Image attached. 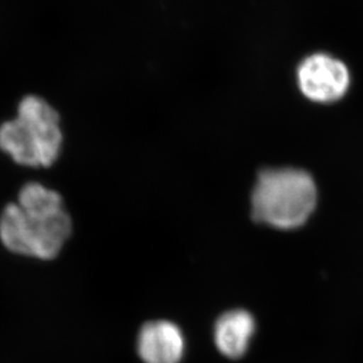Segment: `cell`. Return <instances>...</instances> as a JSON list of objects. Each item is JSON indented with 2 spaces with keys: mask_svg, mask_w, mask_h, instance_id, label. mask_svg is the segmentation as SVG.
I'll use <instances>...</instances> for the list:
<instances>
[{
  "mask_svg": "<svg viewBox=\"0 0 363 363\" xmlns=\"http://www.w3.org/2000/svg\"><path fill=\"white\" fill-rule=\"evenodd\" d=\"M137 350L144 363H179L184 353L183 334L172 322H149L140 329Z\"/></svg>",
  "mask_w": 363,
  "mask_h": 363,
  "instance_id": "obj_5",
  "label": "cell"
},
{
  "mask_svg": "<svg viewBox=\"0 0 363 363\" xmlns=\"http://www.w3.org/2000/svg\"><path fill=\"white\" fill-rule=\"evenodd\" d=\"M297 82L306 97L318 103H330L346 94L350 78L341 60L325 53H315L301 63Z\"/></svg>",
  "mask_w": 363,
  "mask_h": 363,
  "instance_id": "obj_4",
  "label": "cell"
},
{
  "mask_svg": "<svg viewBox=\"0 0 363 363\" xmlns=\"http://www.w3.org/2000/svg\"><path fill=\"white\" fill-rule=\"evenodd\" d=\"M62 145L58 112L35 94L25 96L13 118L0 125V150L21 167L50 168L60 157Z\"/></svg>",
  "mask_w": 363,
  "mask_h": 363,
  "instance_id": "obj_2",
  "label": "cell"
},
{
  "mask_svg": "<svg viewBox=\"0 0 363 363\" xmlns=\"http://www.w3.org/2000/svg\"><path fill=\"white\" fill-rule=\"evenodd\" d=\"M314 179L298 169H267L252 190L254 220L279 229H295L307 222L316 206Z\"/></svg>",
  "mask_w": 363,
  "mask_h": 363,
  "instance_id": "obj_3",
  "label": "cell"
},
{
  "mask_svg": "<svg viewBox=\"0 0 363 363\" xmlns=\"http://www.w3.org/2000/svg\"><path fill=\"white\" fill-rule=\"evenodd\" d=\"M72 233L71 217L58 192L28 182L17 201L0 213V242L14 255L50 261L60 255Z\"/></svg>",
  "mask_w": 363,
  "mask_h": 363,
  "instance_id": "obj_1",
  "label": "cell"
},
{
  "mask_svg": "<svg viewBox=\"0 0 363 363\" xmlns=\"http://www.w3.org/2000/svg\"><path fill=\"white\" fill-rule=\"evenodd\" d=\"M255 333V320L248 311H228L217 320L215 343L220 353L229 359H240L248 350Z\"/></svg>",
  "mask_w": 363,
  "mask_h": 363,
  "instance_id": "obj_6",
  "label": "cell"
}]
</instances>
